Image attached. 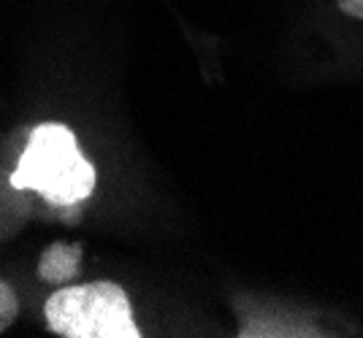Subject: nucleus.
Listing matches in <instances>:
<instances>
[{
    "instance_id": "obj_1",
    "label": "nucleus",
    "mask_w": 363,
    "mask_h": 338,
    "mask_svg": "<svg viewBox=\"0 0 363 338\" xmlns=\"http://www.w3.org/2000/svg\"><path fill=\"white\" fill-rule=\"evenodd\" d=\"M11 185L35 190L55 206H74L95 187V168L79 152L74 133L57 122L38 124L19 157Z\"/></svg>"
},
{
    "instance_id": "obj_2",
    "label": "nucleus",
    "mask_w": 363,
    "mask_h": 338,
    "mask_svg": "<svg viewBox=\"0 0 363 338\" xmlns=\"http://www.w3.org/2000/svg\"><path fill=\"white\" fill-rule=\"evenodd\" d=\"M46 322L65 338H138L120 284L95 281L57 290L46 301Z\"/></svg>"
},
{
    "instance_id": "obj_3",
    "label": "nucleus",
    "mask_w": 363,
    "mask_h": 338,
    "mask_svg": "<svg viewBox=\"0 0 363 338\" xmlns=\"http://www.w3.org/2000/svg\"><path fill=\"white\" fill-rule=\"evenodd\" d=\"M82 260V246L76 244H55L49 246L41 260H38V276L49 284H65L68 279H74Z\"/></svg>"
},
{
    "instance_id": "obj_4",
    "label": "nucleus",
    "mask_w": 363,
    "mask_h": 338,
    "mask_svg": "<svg viewBox=\"0 0 363 338\" xmlns=\"http://www.w3.org/2000/svg\"><path fill=\"white\" fill-rule=\"evenodd\" d=\"M16 314V298L11 287L9 284H3L0 281V327H6V325L14 320Z\"/></svg>"
},
{
    "instance_id": "obj_5",
    "label": "nucleus",
    "mask_w": 363,
    "mask_h": 338,
    "mask_svg": "<svg viewBox=\"0 0 363 338\" xmlns=\"http://www.w3.org/2000/svg\"><path fill=\"white\" fill-rule=\"evenodd\" d=\"M339 8L347 16H355V19H363V0H336Z\"/></svg>"
}]
</instances>
